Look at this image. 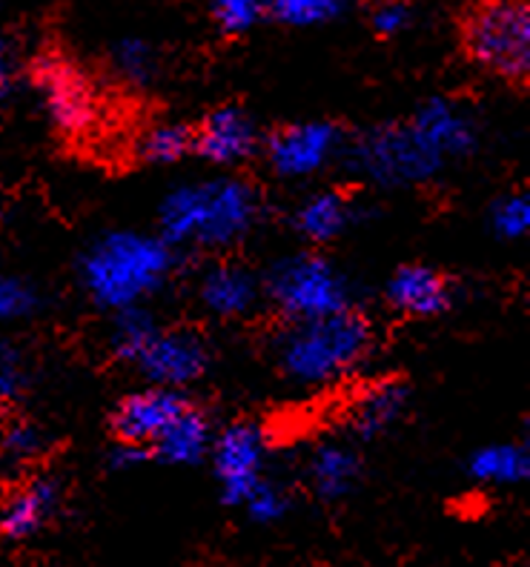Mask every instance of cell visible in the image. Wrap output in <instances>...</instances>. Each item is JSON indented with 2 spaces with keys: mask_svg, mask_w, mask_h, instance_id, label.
Segmentation results:
<instances>
[{
  "mask_svg": "<svg viewBox=\"0 0 530 567\" xmlns=\"http://www.w3.org/2000/svg\"><path fill=\"white\" fill-rule=\"evenodd\" d=\"M476 146V124L465 106L434 97L405 124L379 126L353 144L350 164L379 187H414L436 178Z\"/></svg>",
  "mask_w": 530,
  "mask_h": 567,
  "instance_id": "6da1fadb",
  "label": "cell"
},
{
  "mask_svg": "<svg viewBox=\"0 0 530 567\" xmlns=\"http://www.w3.org/2000/svg\"><path fill=\"white\" fill-rule=\"evenodd\" d=\"M262 215L258 189L238 178L184 184L161 204V238L170 247L224 249L253 233Z\"/></svg>",
  "mask_w": 530,
  "mask_h": 567,
  "instance_id": "7a4b0ae2",
  "label": "cell"
},
{
  "mask_svg": "<svg viewBox=\"0 0 530 567\" xmlns=\"http://www.w3.org/2000/svg\"><path fill=\"white\" fill-rule=\"evenodd\" d=\"M173 247L146 233H106L78 264L86 296L104 310L121 312L141 307L161 290L173 272Z\"/></svg>",
  "mask_w": 530,
  "mask_h": 567,
  "instance_id": "3957f363",
  "label": "cell"
},
{
  "mask_svg": "<svg viewBox=\"0 0 530 567\" xmlns=\"http://www.w3.org/2000/svg\"><path fill=\"white\" fill-rule=\"evenodd\" d=\"M373 347L370 321L345 310L324 319L293 321L276 341L282 373L296 384H327L367 359Z\"/></svg>",
  "mask_w": 530,
  "mask_h": 567,
  "instance_id": "277c9868",
  "label": "cell"
},
{
  "mask_svg": "<svg viewBox=\"0 0 530 567\" xmlns=\"http://www.w3.org/2000/svg\"><path fill=\"white\" fill-rule=\"evenodd\" d=\"M267 296L289 321H310L350 310V281L336 264L322 256H293L273 267Z\"/></svg>",
  "mask_w": 530,
  "mask_h": 567,
  "instance_id": "5b68a950",
  "label": "cell"
},
{
  "mask_svg": "<svg viewBox=\"0 0 530 567\" xmlns=\"http://www.w3.org/2000/svg\"><path fill=\"white\" fill-rule=\"evenodd\" d=\"M468 52L490 75L522 81L530 72V9L524 0H485L465 29Z\"/></svg>",
  "mask_w": 530,
  "mask_h": 567,
  "instance_id": "8992f818",
  "label": "cell"
},
{
  "mask_svg": "<svg viewBox=\"0 0 530 567\" xmlns=\"http://www.w3.org/2000/svg\"><path fill=\"white\" fill-rule=\"evenodd\" d=\"M213 471L218 478L221 498L242 507L249 493L264 482L267 471V439L255 424H233L213 436L210 447Z\"/></svg>",
  "mask_w": 530,
  "mask_h": 567,
  "instance_id": "52a82bcc",
  "label": "cell"
},
{
  "mask_svg": "<svg viewBox=\"0 0 530 567\" xmlns=\"http://www.w3.org/2000/svg\"><path fill=\"white\" fill-rule=\"evenodd\" d=\"M130 364L139 367L152 388L181 390L207 373L210 350L193 330L155 327Z\"/></svg>",
  "mask_w": 530,
  "mask_h": 567,
  "instance_id": "ba28073f",
  "label": "cell"
},
{
  "mask_svg": "<svg viewBox=\"0 0 530 567\" xmlns=\"http://www.w3.org/2000/svg\"><path fill=\"white\" fill-rule=\"evenodd\" d=\"M38 92L49 121L67 135H81L98 124V95L90 78L72 63L47 58L38 66Z\"/></svg>",
  "mask_w": 530,
  "mask_h": 567,
  "instance_id": "9c48e42d",
  "label": "cell"
},
{
  "mask_svg": "<svg viewBox=\"0 0 530 567\" xmlns=\"http://www.w3.org/2000/svg\"><path fill=\"white\" fill-rule=\"evenodd\" d=\"M342 150V132L327 121L284 126L267 144L269 166L282 178H310L322 173Z\"/></svg>",
  "mask_w": 530,
  "mask_h": 567,
  "instance_id": "30bf717a",
  "label": "cell"
},
{
  "mask_svg": "<svg viewBox=\"0 0 530 567\" xmlns=\"http://www.w3.org/2000/svg\"><path fill=\"white\" fill-rule=\"evenodd\" d=\"M190 408L179 390L170 388H146L139 393L126 395L124 402L118 404L112 427L118 439L126 444H139V447H152V442L164 433L170 424Z\"/></svg>",
  "mask_w": 530,
  "mask_h": 567,
  "instance_id": "8fae6325",
  "label": "cell"
},
{
  "mask_svg": "<svg viewBox=\"0 0 530 567\" xmlns=\"http://www.w3.org/2000/svg\"><path fill=\"white\" fill-rule=\"evenodd\" d=\"M258 141V126L238 106H221L195 130L198 155L218 166H235L253 158Z\"/></svg>",
  "mask_w": 530,
  "mask_h": 567,
  "instance_id": "7c38bea8",
  "label": "cell"
},
{
  "mask_svg": "<svg viewBox=\"0 0 530 567\" xmlns=\"http://www.w3.org/2000/svg\"><path fill=\"white\" fill-rule=\"evenodd\" d=\"M58 507H61V487L55 478H32L0 507V533L12 542L32 539L52 522Z\"/></svg>",
  "mask_w": 530,
  "mask_h": 567,
  "instance_id": "4fadbf2b",
  "label": "cell"
},
{
  "mask_svg": "<svg viewBox=\"0 0 530 567\" xmlns=\"http://www.w3.org/2000/svg\"><path fill=\"white\" fill-rule=\"evenodd\" d=\"M262 290V281L242 264H215L201 278L198 298L218 319H242L255 310Z\"/></svg>",
  "mask_w": 530,
  "mask_h": 567,
  "instance_id": "5bb4252c",
  "label": "cell"
},
{
  "mask_svg": "<svg viewBox=\"0 0 530 567\" xmlns=\"http://www.w3.org/2000/svg\"><path fill=\"white\" fill-rule=\"evenodd\" d=\"M387 298L405 316L416 319H430L448 310L450 305V284L434 270V267H401L387 284Z\"/></svg>",
  "mask_w": 530,
  "mask_h": 567,
  "instance_id": "9a60e30c",
  "label": "cell"
},
{
  "mask_svg": "<svg viewBox=\"0 0 530 567\" xmlns=\"http://www.w3.org/2000/svg\"><path fill=\"white\" fill-rule=\"evenodd\" d=\"M213 447V427H210L207 415L190 404L184 413L175 419L170 427L161 433L150 447V456H155L164 464L186 467V464H198L201 458L210 456Z\"/></svg>",
  "mask_w": 530,
  "mask_h": 567,
  "instance_id": "2e32d148",
  "label": "cell"
},
{
  "mask_svg": "<svg viewBox=\"0 0 530 567\" xmlns=\"http://www.w3.org/2000/svg\"><path fill=\"white\" fill-rule=\"evenodd\" d=\"M358 476H361V462H358L356 450L347 444L330 442L313 450L310 464H307V482L324 502H338V498L350 496L353 487L358 485Z\"/></svg>",
  "mask_w": 530,
  "mask_h": 567,
  "instance_id": "e0dca14e",
  "label": "cell"
},
{
  "mask_svg": "<svg viewBox=\"0 0 530 567\" xmlns=\"http://www.w3.org/2000/svg\"><path fill=\"white\" fill-rule=\"evenodd\" d=\"M356 218V209L342 193L324 189V193L310 195L293 215L298 236L313 244H327L338 238Z\"/></svg>",
  "mask_w": 530,
  "mask_h": 567,
  "instance_id": "ac0fdd59",
  "label": "cell"
},
{
  "mask_svg": "<svg viewBox=\"0 0 530 567\" xmlns=\"http://www.w3.org/2000/svg\"><path fill=\"white\" fill-rule=\"evenodd\" d=\"M407 390L399 381H379L370 390L358 395L353 404V430L361 439H376L393 427L405 415Z\"/></svg>",
  "mask_w": 530,
  "mask_h": 567,
  "instance_id": "d6986e66",
  "label": "cell"
},
{
  "mask_svg": "<svg viewBox=\"0 0 530 567\" xmlns=\"http://www.w3.org/2000/svg\"><path fill=\"white\" fill-rule=\"evenodd\" d=\"M468 476L479 485L510 487L530 476V453L524 444H488L468 462Z\"/></svg>",
  "mask_w": 530,
  "mask_h": 567,
  "instance_id": "ffe728a7",
  "label": "cell"
},
{
  "mask_svg": "<svg viewBox=\"0 0 530 567\" xmlns=\"http://www.w3.org/2000/svg\"><path fill=\"white\" fill-rule=\"evenodd\" d=\"M195 150V130L184 124H159L139 144L141 158L150 164H179Z\"/></svg>",
  "mask_w": 530,
  "mask_h": 567,
  "instance_id": "44dd1931",
  "label": "cell"
},
{
  "mask_svg": "<svg viewBox=\"0 0 530 567\" xmlns=\"http://www.w3.org/2000/svg\"><path fill=\"white\" fill-rule=\"evenodd\" d=\"M347 0H267V14L296 29L324 27L345 12Z\"/></svg>",
  "mask_w": 530,
  "mask_h": 567,
  "instance_id": "7402d4cb",
  "label": "cell"
},
{
  "mask_svg": "<svg viewBox=\"0 0 530 567\" xmlns=\"http://www.w3.org/2000/svg\"><path fill=\"white\" fill-rule=\"evenodd\" d=\"M112 63H115V72L124 78L132 86H144L155 78L159 72V55L155 49L150 47L141 38H124L118 41L115 49H112Z\"/></svg>",
  "mask_w": 530,
  "mask_h": 567,
  "instance_id": "603a6c76",
  "label": "cell"
},
{
  "mask_svg": "<svg viewBox=\"0 0 530 567\" xmlns=\"http://www.w3.org/2000/svg\"><path fill=\"white\" fill-rule=\"evenodd\" d=\"M210 14L224 35H247L267 18V0H210Z\"/></svg>",
  "mask_w": 530,
  "mask_h": 567,
  "instance_id": "cb8c5ba5",
  "label": "cell"
},
{
  "mask_svg": "<svg viewBox=\"0 0 530 567\" xmlns=\"http://www.w3.org/2000/svg\"><path fill=\"white\" fill-rule=\"evenodd\" d=\"M43 444H47V439L35 424L12 422L0 433V458L12 467H21V464H29L32 458L41 456Z\"/></svg>",
  "mask_w": 530,
  "mask_h": 567,
  "instance_id": "d4e9b609",
  "label": "cell"
},
{
  "mask_svg": "<svg viewBox=\"0 0 530 567\" xmlns=\"http://www.w3.org/2000/svg\"><path fill=\"white\" fill-rule=\"evenodd\" d=\"M490 227H493L496 238L504 241H519L530 233V198L522 193L504 195L493 204L490 213Z\"/></svg>",
  "mask_w": 530,
  "mask_h": 567,
  "instance_id": "484cf974",
  "label": "cell"
},
{
  "mask_svg": "<svg viewBox=\"0 0 530 567\" xmlns=\"http://www.w3.org/2000/svg\"><path fill=\"white\" fill-rule=\"evenodd\" d=\"M242 507L255 525H273V522H282L289 513V496L282 485L264 478L262 485L249 493Z\"/></svg>",
  "mask_w": 530,
  "mask_h": 567,
  "instance_id": "4316f807",
  "label": "cell"
},
{
  "mask_svg": "<svg viewBox=\"0 0 530 567\" xmlns=\"http://www.w3.org/2000/svg\"><path fill=\"white\" fill-rule=\"evenodd\" d=\"M38 305H41V298H38L32 284L21 281V278L0 276V324L29 319L38 310Z\"/></svg>",
  "mask_w": 530,
  "mask_h": 567,
  "instance_id": "83f0119b",
  "label": "cell"
},
{
  "mask_svg": "<svg viewBox=\"0 0 530 567\" xmlns=\"http://www.w3.org/2000/svg\"><path fill=\"white\" fill-rule=\"evenodd\" d=\"M410 7L405 0H381L376 12H373V29L379 32L381 38L401 35L407 27H410Z\"/></svg>",
  "mask_w": 530,
  "mask_h": 567,
  "instance_id": "f1b7e54d",
  "label": "cell"
},
{
  "mask_svg": "<svg viewBox=\"0 0 530 567\" xmlns=\"http://www.w3.org/2000/svg\"><path fill=\"white\" fill-rule=\"evenodd\" d=\"M23 379H27V373H23L21 353L14 347L0 344V393H3V399L21 393Z\"/></svg>",
  "mask_w": 530,
  "mask_h": 567,
  "instance_id": "f546056e",
  "label": "cell"
},
{
  "mask_svg": "<svg viewBox=\"0 0 530 567\" xmlns=\"http://www.w3.org/2000/svg\"><path fill=\"white\" fill-rule=\"evenodd\" d=\"M150 458V450L139 447V444H126L121 442L115 450H112V467L115 471H132L135 464H144Z\"/></svg>",
  "mask_w": 530,
  "mask_h": 567,
  "instance_id": "4dcf8cb0",
  "label": "cell"
},
{
  "mask_svg": "<svg viewBox=\"0 0 530 567\" xmlns=\"http://www.w3.org/2000/svg\"><path fill=\"white\" fill-rule=\"evenodd\" d=\"M9 83H12V58H9L7 43L0 41V104L9 92Z\"/></svg>",
  "mask_w": 530,
  "mask_h": 567,
  "instance_id": "1f68e13d",
  "label": "cell"
},
{
  "mask_svg": "<svg viewBox=\"0 0 530 567\" xmlns=\"http://www.w3.org/2000/svg\"><path fill=\"white\" fill-rule=\"evenodd\" d=\"M0 402H3V393H0Z\"/></svg>",
  "mask_w": 530,
  "mask_h": 567,
  "instance_id": "d6a6232c",
  "label": "cell"
}]
</instances>
